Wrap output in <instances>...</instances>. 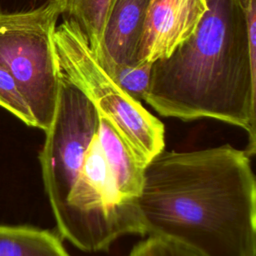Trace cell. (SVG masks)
Instances as JSON below:
<instances>
[{
  "label": "cell",
  "instance_id": "cell-1",
  "mask_svg": "<svg viewBox=\"0 0 256 256\" xmlns=\"http://www.w3.org/2000/svg\"><path fill=\"white\" fill-rule=\"evenodd\" d=\"M251 156L229 144L161 151L146 165L136 198L146 234L197 256H256Z\"/></svg>",
  "mask_w": 256,
  "mask_h": 256
},
{
  "label": "cell",
  "instance_id": "cell-2",
  "mask_svg": "<svg viewBox=\"0 0 256 256\" xmlns=\"http://www.w3.org/2000/svg\"><path fill=\"white\" fill-rule=\"evenodd\" d=\"M196 31L152 63L144 101L165 117L217 119L244 129L255 154L256 63L241 0H206Z\"/></svg>",
  "mask_w": 256,
  "mask_h": 256
},
{
  "label": "cell",
  "instance_id": "cell-3",
  "mask_svg": "<svg viewBox=\"0 0 256 256\" xmlns=\"http://www.w3.org/2000/svg\"><path fill=\"white\" fill-rule=\"evenodd\" d=\"M59 16L56 0L27 11L0 12V65L14 78L35 127L44 131L53 121L60 88L53 42Z\"/></svg>",
  "mask_w": 256,
  "mask_h": 256
},
{
  "label": "cell",
  "instance_id": "cell-4",
  "mask_svg": "<svg viewBox=\"0 0 256 256\" xmlns=\"http://www.w3.org/2000/svg\"><path fill=\"white\" fill-rule=\"evenodd\" d=\"M53 42L60 72L79 87L146 166L164 150V126L108 76L73 22L56 26Z\"/></svg>",
  "mask_w": 256,
  "mask_h": 256
},
{
  "label": "cell",
  "instance_id": "cell-5",
  "mask_svg": "<svg viewBox=\"0 0 256 256\" xmlns=\"http://www.w3.org/2000/svg\"><path fill=\"white\" fill-rule=\"evenodd\" d=\"M99 126V113L85 93L60 72L53 121L45 131L39 155L42 178L56 224L81 171L85 154Z\"/></svg>",
  "mask_w": 256,
  "mask_h": 256
},
{
  "label": "cell",
  "instance_id": "cell-6",
  "mask_svg": "<svg viewBox=\"0 0 256 256\" xmlns=\"http://www.w3.org/2000/svg\"><path fill=\"white\" fill-rule=\"evenodd\" d=\"M206 0H151L137 53V65L168 58L197 29Z\"/></svg>",
  "mask_w": 256,
  "mask_h": 256
},
{
  "label": "cell",
  "instance_id": "cell-7",
  "mask_svg": "<svg viewBox=\"0 0 256 256\" xmlns=\"http://www.w3.org/2000/svg\"><path fill=\"white\" fill-rule=\"evenodd\" d=\"M151 0H114L94 57L102 69L137 65V53Z\"/></svg>",
  "mask_w": 256,
  "mask_h": 256
},
{
  "label": "cell",
  "instance_id": "cell-8",
  "mask_svg": "<svg viewBox=\"0 0 256 256\" xmlns=\"http://www.w3.org/2000/svg\"><path fill=\"white\" fill-rule=\"evenodd\" d=\"M98 137L118 192L125 200H135L142 190L146 166L135 156L112 124L100 114Z\"/></svg>",
  "mask_w": 256,
  "mask_h": 256
},
{
  "label": "cell",
  "instance_id": "cell-9",
  "mask_svg": "<svg viewBox=\"0 0 256 256\" xmlns=\"http://www.w3.org/2000/svg\"><path fill=\"white\" fill-rule=\"evenodd\" d=\"M0 256H70L59 236L31 226L0 225Z\"/></svg>",
  "mask_w": 256,
  "mask_h": 256
},
{
  "label": "cell",
  "instance_id": "cell-10",
  "mask_svg": "<svg viewBox=\"0 0 256 256\" xmlns=\"http://www.w3.org/2000/svg\"><path fill=\"white\" fill-rule=\"evenodd\" d=\"M60 15L73 22L87 42L91 52L96 53L103 29L114 0H56Z\"/></svg>",
  "mask_w": 256,
  "mask_h": 256
},
{
  "label": "cell",
  "instance_id": "cell-11",
  "mask_svg": "<svg viewBox=\"0 0 256 256\" xmlns=\"http://www.w3.org/2000/svg\"><path fill=\"white\" fill-rule=\"evenodd\" d=\"M152 63L143 62L135 66L113 64L104 71L132 99L140 102L147 93Z\"/></svg>",
  "mask_w": 256,
  "mask_h": 256
},
{
  "label": "cell",
  "instance_id": "cell-12",
  "mask_svg": "<svg viewBox=\"0 0 256 256\" xmlns=\"http://www.w3.org/2000/svg\"><path fill=\"white\" fill-rule=\"evenodd\" d=\"M0 106L28 126L35 127L33 116L18 86L6 68L0 65Z\"/></svg>",
  "mask_w": 256,
  "mask_h": 256
},
{
  "label": "cell",
  "instance_id": "cell-13",
  "mask_svg": "<svg viewBox=\"0 0 256 256\" xmlns=\"http://www.w3.org/2000/svg\"><path fill=\"white\" fill-rule=\"evenodd\" d=\"M128 256H197L189 249L158 236L150 235L137 243Z\"/></svg>",
  "mask_w": 256,
  "mask_h": 256
}]
</instances>
